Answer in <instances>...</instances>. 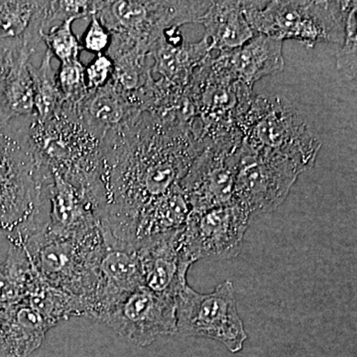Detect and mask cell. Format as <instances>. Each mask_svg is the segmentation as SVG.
I'll return each mask as SVG.
<instances>
[{"label": "cell", "instance_id": "cell-1", "mask_svg": "<svg viewBox=\"0 0 357 357\" xmlns=\"http://www.w3.org/2000/svg\"><path fill=\"white\" fill-rule=\"evenodd\" d=\"M203 148L188 122L148 112L105 134L98 208L102 227L117 241L136 245L143 213L180 187Z\"/></svg>", "mask_w": 357, "mask_h": 357}, {"label": "cell", "instance_id": "cell-2", "mask_svg": "<svg viewBox=\"0 0 357 357\" xmlns=\"http://www.w3.org/2000/svg\"><path fill=\"white\" fill-rule=\"evenodd\" d=\"M35 119L0 123V231L8 236L48 220L51 171L39 164L30 143Z\"/></svg>", "mask_w": 357, "mask_h": 357}, {"label": "cell", "instance_id": "cell-3", "mask_svg": "<svg viewBox=\"0 0 357 357\" xmlns=\"http://www.w3.org/2000/svg\"><path fill=\"white\" fill-rule=\"evenodd\" d=\"M29 140L40 164L93 201L100 189L102 139L84 126L76 105L65 102L50 119H35L30 126Z\"/></svg>", "mask_w": 357, "mask_h": 357}, {"label": "cell", "instance_id": "cell-4", "mask_svg": "<svg viewBox=\"0 0 357 357\" xmlns=\"http://www.w3.org/2000/svg\"><path fill=\"white\" fill-rule=\"evenodd\" d=\"M8 239L25 249L45 283L84 300L89 314L105 251L100 222L79 236H54L38 231L25 236H11Z\"/></svg>", "mask_w": 357, "mask_h": 357}, {"label": "cell", "instance_id": "cell-5", "mask_svg": "<svg viewBox=\"0 0 357 357\" xmlns=\"http://www.w3.org/2000/svg\"><path fill=\"white\" fill-rule=\"evenodd\" d=\"M255 96L252 86L238 81L211 51L185 88L192 132L204 147L217 138L239 131V123Z\"/></svg>", "mask_w": 357, "mask_h": 357}, {"label": "cell", "instance_id": "cell-6", "mask_svg": "<svg viewBox=\"0 0 357 357\" xmlns=\"http://www.w3.org/2000/svg\"><path fill=\"white\" fill-rule=\"evenodd\" d=\"M352 1L273 0L241 1L255 34L294 39L314 48L321 43L342 45L347 14Z\"/></svg>", "mask_w": 357, "mask_h": 357}, {"label": "cell", "instance_id": "cell-7", "mask_svg": "<svg viewBox=\"0 0 357 357\" xmlns=\"http://www.w3.org/2000/svg\"><path fill=\"white\" fill-rule=\"evenodd\" d=\"M238 129L249 149L283 157L302 173L314 165L321 146L297 109L280 96H255Z\"/></svg>", "mask_w": 357, "mask_h": 357}, {"label": "cell", "instance_id": "cell-8", "mask_svg": "<svg viewBox=\"0 0 357 357\" xmlns=\"http://www.w3.org/2000/svg\"><path fill=\"white\" fill-rule=\"evenodd\" d=\"M211 4L202 0L96 1L95 14L110 34L123 35L150 52L166 30L199 23Z\"/></svg>", "mask_w": 357, "mask_h": 357}, {"label": "cell", "instance_id": "cell-9", "mask_svg": "<svg viewBox=\"0 0 357 357\" xmlns=\"http://www.w3.org/2000/svg\"><path fill=\"white\" fill-rule=\"evenodd\" d=\"M176 319L177 333L217 340L231 352L241 351L248 340L230 280L208 294L197 292L187 284L176 298Z\"/></svg>", "mask_w": 357, "mask_h": 357}, {"label": "cell", "instance_id": "cell-10", "mask_svg": "<svg viewBox=\"0 0 357 357\" xmlns=\"http://www.w3.org/2000/svg\"><path fill=\"white\" fill-rule=\"evenodd\" d=\"M243 136L236 131L208 143L180 183L192 211L232 204Z\"/></svg>", "mask_w": 357, "mask_h": 357}, {"label": "cell", "instance_id": "cell-11", "mask_svg": "<svg viewBox=\"0 0 357 357\" xmlns=\"http://www.w3.org/2000/svg\"><path fill=\"white\" fill-rule=\"evenodd\" d=\"M301 173L289 160L253 151L243 142L232 203L250 218L270 213L285 201Z\"/></svg>", "mask_w": 357, "mask_h": 357}, {"label": "cell", "instance_id": "cell-12", "mask_svg": "<svg viewBox=\"0 0 357 357\" xmlns=\"http://www.w3.org/2000/svg\"><path fill=\"white\" fill-rule=\"evenodd\" d=\"M95 319L141 347L161 335L177 333L175 298L160 295L145 286L126 294Z\"/></svg>", "mask_w": 357, "mask_h": 357}, {"label": "cell", "instance_id": "cell-13", "mask_svg": "<svg viewBox=\"0 0 357 357\" xmlns=\"http://www.w3.org/2000/svg\"><path fill=\"white\" fill-rule=\"evenodd\" d=\"M250 215L236 204L191 211L182 231V250L194 264L202 259H229L243 248Z\"/></svg>", "mask_w": 357, "mask_h": 357}, {"label": "cell", "instance_id": "cell-14", "mask_svg": "<svg viewBox=\"0 0 357 357\" xmlns=\"http://www.w3.org/2000/svg\"><path fill=\"white\" fill-rule=\"evenodd\" d=\"M102 229L105 251L98 267V286L89 303L88 314L93 319L126 294L144 286L137 246L117 241L102 227Z\"/></svg>", "mask_w": 357, "mask_h": 357}, {"label": "cell", "instance_id": "cell-15", "mask_svg": "<svg viewBox=\"0 0 357 357\" xmlns=\"http://www.w3.org/2000/svg\"><path fill=\"white\" fill-rule=\"evenodd\" d=\"M183 229L149 237L137 244L145 287L175 299L187 285L188 271L192 265L183 253Z\"/></svg>", "mask_w": 357, "mask_h": 357}, {"label": "cell", "instance_id": "cell-16", "mask_svg": "<svg viewBox=\"0 0 357 357\" xmlns=\"http://www.w3.org/2000/svg\"><path fill=\"white\" fill-rule=\"evenodd\" d=\"M52 28L53 1H0V43L24 45L39 56Z\"/></svg>", "mask_w": 357, "mask_h": 357}, {"label": "cell", "instance_id": "cell-17", "mask_svg": "<svg viewBox=\"0 0 357 357\" xmlns=\"http://www.w3.org/2000/svg\"><path fill=\"white\" fill-rule=\"evenodd\" d=\"M211 52V45L204 37L197 43H188L180 28L166 30L150 49L152 74H159L160 79L187 88L192 75Z\"/></svg>", "mask_w": 357, "mask_h": 357}, {"label": "cell", "instance_id": "cell-18", "mask_svg": "<svg viewBox=\"0 0 357 357\" xmlns=\"http://www.w3.org/2000/svg\"><path fill=\"white\" fill-rule=\"evenodd\" d=\"M53 326L25 300L0 307V357H27Z\"/></svg>", "mask_w": 357, "mask_h": 357}, {"label": "cell", "instance_id": "cell-19", "mask_svg": "<svg viewBox=\"0 0 357 357\" xmlns=\"http://www.w3.org/2000/svg\"><path fill=\"white\" fill-rule=\"evenodd\" d=\"M84 126L100 139L109 131L126 126L142 114L132 98L112 81L102 88L91 91L76 105Z\"/></svg>", "mask_w": 357, "mask_h": 357}, {"label": "cell", "instance_id": "cell-20", "mask_svg": "<svg viewBox=\"0 0 357 357\" xmlns=\"http://www.w3.org/2000/svg\"><path fill=\"white\" fill-rule=\"evenodd\" d=\"M215 53L238 81L252 88L284 69L283 41L266 35L255 34L239 48Z\"/></svg>", "mask_w": 357, "mask_h": 357}, {"label": "cell", "instance_id": "cell-21", "mask_svg": "<svg viewBox=\"0 0 357 357\" xmlns=\"http://www.w3.org/2000/svg\"><path fill=\"white\" fill-rule=\"evenodd\" d=\"M199 23L206 28L204 38L210 43L211 51L234 50L255 35L244 16L241 1H211Z\"/></svg>", "mask_w": 357, "mask_h": 357}, {"label": "cell", "instance_id": "cell-22", "mask_svg": "<svg viewBox=\"0 0 357 357\" xmlns=\"http://www.w3.org/2000/svg\"><path fill=\"white\" fill-rule=\"evenodd\" d=\"M33 58L32 51L23 47L0 83V123L36 116L34 88L29 70Z\"/></svg>", "mask_w": 357, "mask_h": 357}, {"label": "cell", "instance_id": "cell-23", "mask_svg": "<svg viewBox=\"0 0 357 357\" xmlns=\"http://www.w3.org/2000/svg\"><path fill=\"white\" fill-rule=\"evenodd\" d=\"M43 282L25 249L11 243L6 259L0 263V307L25 299Z\"/></svg>", "mask_w": 357, "mask_h": 357}, {"label": "cell", "instance_id": "cell-24", "mask_svg": "<svg viewBox=\"0 0 357 357\" xmlns=\"http://www.w3.org/2000/svg\"><path fill=\"white\" fill-rule=\"evenodd\" d=\"M53 55L47 49L38 67L29 64L34 88L35 112L40 121L50 119L62 109L65 100L59 88L57 69L52 65Z\"/></svg>", "mask_w": 357, "mask_h": 357}, {"label": "cell", "instance_id": "cell-25", "mask_svg": "<svg viewBox=\"0 0 357 357\" xmlns=\"http://www.w3.org/2000/svg\"><path fill=\"white\" fill-rule=\"evenodd\" d=\"M75 20H68L60 25L56 26L48 33H45L43 40L47 49L51 52L54 58L62 63L77 60L83 51L79 40L73 32V23Z\"/></svg>", "mask_w": 357, "mask_h": 357}, {"label": "cell", "instance_id": "cell-26", "mask_svg": "<svg viewBox=\"0 0 357 357\" xmlns=\"http://www.w3.org/2000/svg\"><path fill=\"white\" fill-rule=\"evenodd\" d=\"M84 66L81 59L62 63L57 69L59 88L66 103L77 105L89 93L84 81Z\"/></svg>", "mask_w": 357, "mask_h": 357}, {"label": "cell", "instance_id": "cell-27", "mask_svg": "<svg viewBox=\"0 0 357 357\" xmlns=\"http://www.w3.org/2000/svg\"><path fill=\"white\" fill-rule=\"evenodd\" d=\"M356 4V1H352L347 11L344 43L337 53V69L354 81L357 68Z\"/></svg>", "mask_w": 357, "mask_h": 357}, {"label": "cell", "instance_id": "cell-28", "mask_svg": "<svg viewBox=\"0 0 357 357\" xmlns=\"http://www.w3.org/2000/svg\"><path fill=\"white\" fill-rule=\"evenodd\" d=\"M110 42H112V35L109 30L105 27L102 21L98 20V16L93 14L89 17L88 27L79 41L82 48L95 55L107 54Z\"/></svg>", "mask_w": 357, "mask_h": 357}, {"label": "cell", "instance_id": "cell-29", "mask_svg": "<svg viewBox=\"0 0 357 357\" xmlns=\"http://www.w3.org/2000/svg\"><path fill=\"white\" fill-rule=\"evenodd\" d=\"M114 72V61L107 54L96 55L84 67V81L88 91H96L107 86L112 81Z\"/></svg>", "mask_w": 357, "mask_h": 357}, {"label": "cell", "instance_id": "cell-30", "mask_svg": "<svg viewBox=\"0 0 357 357\" xmlns=\"http://www.w3.org/2000/svg\"><path fill=\"white\" fill-rule=\"evenodd\" d=\"M24 45L0 43V83L13 66Z\"/></svg>", "mask_w": 357, "mask_h": 357}]
</instances>
